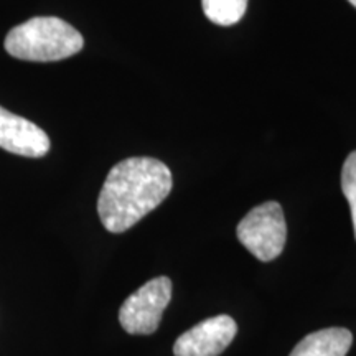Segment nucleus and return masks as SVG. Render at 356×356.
<instances>
[{
  "mask_svg": "<svg viewBox=\"0 0 356 356\" xmlns=\"http://www.w3.org/2000/svg\"><path fill=\"white\" fill-rule=\"evenodd\" d=\"M172 172L152 157H131L115 163L106 177L97 213L109 233L131 229L154 211L172 191Z\"/></svg>",
  "mask_w": 356,
  "mask_h": 356,
  "instance_id": "obj_1",
  "label": "nucleus"
},
{
  "mask_svg": "<svg viewBox=\"0 0 356 356\" xmlns=\"http://www.w3.org/2000/svg\"><path fill=\"white\" fill-rule=\"evenodd\" d=\"M341 190H343L346 202L350 204L356 238V150L346 157L343 168H341Z\"/></svg>",
  "mask_w": 356,
  "mask_h": 356,
  "instance_id": "obj_9",
  "label": "nucleus"
},
{
  "mask_svg": "<svg viewBox=\"0 0 356 356\" xmlns=\"http://www.w3.org/2000/svg\"><path fill=\"white\" fill-rule=\"evenodd\" d=\"M348 2L351 3V6H353V7L356 8V0H348Z\"/></svg>",
  "mask_w": 356,
  "mask_h": 356,
  "instance_id": "obj_10",
  "label": "nucleus"
},
{
  "mask_svg": "<svg viewBox=\"0 0 356 356\" xmlns=\"http://www.w3.org/2000/svg\"><path fill=\"white\" fill-rule=\"evenodd\" d=\"M50 137L29 119L0 106V149L22 157L40 159L50 150Z\"/></svg>",
  "mask_w": 356,
  "mask_h": 356,
  "instance_id": "obj_6",
  "label": "nucleus"
},
{
  "mask_svg": "<svg viewBox=\"0 0 356 356\" xmlns=\"http://www.w3.org/2000/svg\"><path fill=\"white\" fill-rule=\"evenodd\" d=\"M172 300V280L160 275L129 296L119 310V322L131 335H152Z\"/></svg>",
  "mask_w": 356,
  "mask_h": 356,
  "instance_id": "obj_4",
  "label": "nucleus"
},
{
  "mask_svg": "<svg viewBox=\"0 0 356 356\" xmlns=\"http://www.w3.org/2000/svg\"><path fill=\"white\" fill-rule=\"evenodd\" d=\"M239 243L251 252L256 259L270 262L282 254L287 239V225L282 207L277 202H267L252 208L239 221Z\"/></svg>",
  "mask_w": 356,
  "mask_h": 356,
  "instance_id": "obj_3",
  "label": "nucleus"
},
{
  "mask_svg": "<svg viewBox=\"0 0 356 356\" xmlns=\"http://www.w3.org/2000/svg\"><path fill=\"white\" fill-rule=\"evenodd\" d=\"M236 333L238 325L229 315H216L178 337L173 353L175 356H218L231 345Z\"/></svg>",
  "mask_w": 356,
  "mask_h": 356,
  "instance_id": "obj_5",
  "label": "nucleus"
},
{
  "mask_svg": "<svg viewBox=\"0 0 356 356\" xmlns=\"http://www.w3.org/2000/svg\"><path fill=\"white\" fill-rule=\"evenodd\" d=\"M7 53L17 60L60 61L83 50V35L58 17H33L13 26L3 42Z\"/></svg>",
  "mask_w": 356,
  "mask_h": 356,
  "instance_id": "obj_2",
  "label": "nucleus"
},
{
  "mask_svg": "<svg viewBox=\"0 0 356 356\" xmlns=\"http://www.w3.org/2000/svg\"><path fill=\"white\" fill-rule=\"evenodd\" d=\"M351 343L353 335L346 328H325L307 335L292 350L291 356H346Z\"/></svg>",
  "mask_w": 356,
  "mask_h": 356,
  "instance_id": "obj_7",
  "label": "nucleus"
},
{
  "mask_svg": "<svg viewBox=\"0 0 356 356\" xmlns=\"http://www.w3.org/2000/svg\"><path fill=\"white\" fill-rule=\"evenodd\" d=\"M204 15L213 24L229 26L243 19L248 8V0H202Z\"/></svg>",
  "mask_w": 356,
  "mask_h": 356,
  "instance_id": "obj_8",
  "label": "nucleus"
}]
</instances>
